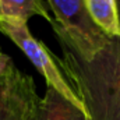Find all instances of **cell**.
<instances>
[{"mask_svg": "<svg viewBox=\"0 0 120 120\" xmlns=\"http://www.w3.org/2000/svg\"><path fill=\"white\" fill-rule=\"evenodd\" d=\"M116 3H117V10H119V18H120V0H116Z\"/></svg>", "mask_w": 120, "mask_h": 120, "instance_id": "9", "label": "cell"}, {"mask_svg": "<svg viewBox=\"0 0 120 120\" xmlns=\"http://www.w3.org/2000/svg\"><path fill=\"white\" fill-rule=\"evenodd\" d=\"M41 120H91L88 113L52 88L41 98Z\"/></svg>", "mask_w": 120, "mask_h": 120, "instance_id": "6", "label": "cell"}, {"mask_svg": "<svg viewBox=\"0 0 120 120\" xmlns=\"http://www.w3.org/2000/svg\"><path fill=\"white\" fill-rule=\"evenodd\" d=\"M32 17H42L50 25L53 22L43 0H0V22L27 25Z\"/></svg>", "mask_w": 120, "mask_h": 120, "instance_id": "5", "label": "cell"}, {"mask_svg": "<svg viewBox=\"0 0 120 120\" xmlns=\"http://www.w3.org/2000/svg\"><path fill=\"white\" fill-rule=\"evenodd\" d=\"M92 21L109 38H120V18L116 0H84Z\"/></svg>", "mask_w": 120, "mask_h": 120, "instance_id": "7", "label": "cell"}, {"mask_svg": "<svg viewBox=\"0 0 120 120\" xmlns=\"http://www.w3.org/2000/svg\"><path fill=\"white\" fill-rule=\"evenodd\" d=\"M0 32L8 36L21 49V52L28 57V60L35 66L39 74L45 78L46 88L55 90L57 94L64 96L67 101L73 102L75 106L85 110L82 102L80 101L77 94L73 91L66 75L63 74L61 68L59 67L57 59L49 52V49L42 42L34 38V35L30 32L27 25L0 22Z\"/></svg>", "mask_w": 120, "mask_h": 120, "instance_id": "3", "label": "cell"}, {"mask_svg": "<svg viewBox=\"0 0 120 120\" xmlns=\"http://www.w3.org/2000/svg\"><path fill=\"white\" fill-rule=\"evenodd\" d=\"M57 64L91 120H120V38H110L92 57L82 59L60 43Z\"/></svg>", "mask_w": 120, "mask_h": 120, "instance_id": "1", "label": "cell"}, {"mask_svg": "<svg viewBox=\"0 0 120 120\" xmlns=\"http://www.w3.org/2000/svg\"><path fill=\"white\" fill-rule=\"evenodd\" d=\"M13 64H14V63H13L11 57H10L8 55H6L4 52L0 50V77L4 75Z\"/></svg>", "mask_w": 120, "mask_h": 120, "instance_id": "8", "label": "cell"}, {"mask_svg": "<svg viewBox=\"0 0 120 120\" xmlns=\"http://www.w3.org/2000/svg\"><path fill=\"white\" fill-rule=\"evenodd\" d=\"M34 78L13 64L0 77V120H41Z\"/></svg>", "mask_w": 120, "mask_h": 120, "instance_id": "4", "label": "cell"}, {"mask_svg": "<svg viewBox=\"0 0 120 120\" xmlns=\"http://www.w3.org/2000/svg\"><path fill=\"white\" fill-rule=\"evenodd\" d=\"M53 13L52 28L57 42L82 59L92 57L110 39L90 17L84 0H46Z\"/></svg>", "mask_w": 120, "mask_h": 120, "instance_id": "2", "label": "cell"}]
</instances>
